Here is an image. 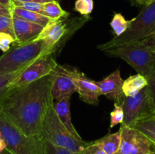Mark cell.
Here are the masks:
<instances>
[{"instance_id": "cell-27", "label": "cell", "mask_w": 155, "mask_h": 154, "mask_svg": "<svg viewBox=\"0 0 155 154\" xmlns=\"http://www.w3.org/2000/svg\"><path fill=\"white\" fill-rule=\"evenodd\" d=\"M16 40L13 36L7 33H0V50L5 53L12 47V44L15 43Z\"/></svg>"}, {"instance_id": "cell-17", "label": "cell", "mask_w": 155, "mask_h": 154, "mask_svg": "<svg viewBox=\"0 0 155 154\" xmlns=\"http://www.w3.org/2000/svg\"><path fill=\"white\" fill-rule=\"evenodd\" d=\"M95 143L101 147L107 154H117L121 143V131L109 134L102 138L95 140Z\"/></svg>"}, {"instance_id": "cell-2", "label": "cell", "mask_w": 155, "mask_h": 154, "mask_svg": "<svg viewBox=\"0 0 155 154\" xmlns=\"http://www.w3.org/2000/svg\"><path fill=\"white\" fill-rule=\"evenodd\" d=\"M54 54V47L45 39L15 44L0 57V72H12Z\"/></svg>"}, {"instance_id": "cell-13", "label": "cell", "mask_w": 155, "mask_h": 154, "mask_svg": "<svg viewBox=\"0 0 155 154\" xmlns=\"http://www.w3.org/2000/svg\"><path fill=\"white\" fill-rule=\"evenodd\" d=\"M12 24L16 40L15 44H23L34 40L44 27L26 21L15 14H12Z\"/></svg>"}, {"instance_id": "cell-25", "label": "cell", "mask_w": 155, "mask_h": 154, "mask_svg": "<svg viewBox=\"0 0 155 154\" xmlns=\"http://www.w3.org/2000/svg\"><path fill=\"white\" fill-rule=\"evenodd\" d=\"M114 108L110 113V128H112L118 124H123L124 120V112L122 106L114 103Z\"/></svg>"}, {"instance_id": "cell-36", "label": "cell", "mask_w": 155, "mask_h": 154, "mask_svg": "<svg viewBox=\"0 0 155 154\" xmlns=\"http://www.w3.org/2000/svg\"><path fill=\"white\" fill-rule=\"evenodd\" d=\"M1 134H1V131H0V135H1Z\"/></svg>"}, {"instance_id": "cell-29", "label": "cell", "mask_w": 155, "mask_h": 154, "mask_svg": "<svg viewBox=\"0 0 155 154\" xmlns=\"http://www.w3.org/2000/svg\"><path fill=\"white\" fill-rule=\"evenodd\" d=\"M141 42L145 44V45H147L148 48H151V50L155 51V33L147 36L146 38L142 39Z\"/></svg>"}, {"instance_id": "cell-19", "label": "cell", "mask_w": 155, "mask_h": 154, "mask_svg": "<svg viewBox=\"0 0 155 154\" xmlns=\"http://www.w3.org/2000/svg\"><path fill=\"white\" fill-rule=\"evenodd\" d=\"M43 14L51 20L58 21L67 19L70 14L62 8L58 1H51L44 3Z\"/></svg>"}, {"instance_id": "cell-22", "label": "cell", "mask_w": 155, "mask_h": 154, "mask_svg": "<svg viewBox=\"0 0 155 154\" xmlns=\"http://www.w3.org/2000/svg\"><path fill=\"white\" fill-rule=\"evenodd\" d=\"M27 67L12 72H0V99L5 95L8 91L11 84Z\"/></svg>"}, {"instance_id": "cell-34", "label": "cell", "mask_w": 155, "mask_h": 154, "mask_svg": "<svg viewBox=\"0 0 155 154\" xmlns=\"http://www.w3.org/2000/svg\"><path fill=\"white\" fill-rule=\"evenodd\" d=\"M0 3L4 5L6 7L12 9V5H11V0H0Z\"/></svg>"}, {"instance_id": "cell-8", "label": "cell", "mask_w": 155, "mask_h": 154, "mask_svg": "<svg viewBox=\"0 0 155 154\" xmlns=\"http://www.w3.org/2000/svg\"><path fill=\"white\" fill-rule=\"evenodd\" d=\"M0 131L12 154H37L30 137L23 134L1 113Z\"/></svg>"}, {"instance_id": "cell-9", "label": "cell", "mask_w": 155, "mask_h": 154, "mask_svg": "<svg viewBox=\"0 0 155 154\" xmlns=\"http://www.w3.org/2000/svg\"><path fill=\"white\" fill-rule=\"evenodd\" d=\"M58 63L51 56L42 57L27 66L11 84L9 89L30 84L49 75L54 71Z\"/></svg>"}, {"instance_id": "cell-33", "label": "cell", "mask_w": 155, "mask_h": 154, "mask_svg": "<svg viewBox=\"0 0 155 154\" xmlns=\"http://www.w3.org/2000/svg\"><path fill=\"white\" fill-rule=\"evenodd\" d=\"M135 1L137 3H139V4L140 5H147L150 4L151 2H152L154 0H135Z\"/></svg>"}, {"instance_id": "cell-23", "label": "cell", "mask_w": 155, "mask_h": 154, "mask_svg": "<svg viewBox=\"0 0 155 154\" xmlns=\"http://www.w3.org/2000/svg\"><path fill=\"white\" fill-rule=\"evenodd\" d=\"M12 7H19L26 10L31 11L36 13L43 14L44 3L32 2H19V1H11ZM44 15V14H43Z\"/></svg>"}, {"instance_id": "cell-21", "label": "cell", "mask_w": 155, "mask_h": 154, "mask_svg": "<svg viewBox=\"0 0 155 154\" xmlns=\"http://www.w3.org/2000/svg\"><path fill=\"white\" fill-rule=\"evenodd\" d=\"M132 23L131 20H127L120 13H116L114 15L110 25L113 30L114 36H119L125 33Z\"/></svg>"}, {"instance_id": "cell-3", "label": "cell", "mask_w": 155, "mask_h": 154, "mask_svg": "<svg viewBox=\"0 0 155 154\" xmlns=\"http://www.w3.org/2000/svg\"><path fill=\"white\" fill-rule=\"evenodd\" d=\"M41 137L58 146L75 154H83L91 142L77 139L64 125L54 108V101L48 106L42 123Z\"/></svg>"}, {"instance_id": "cell-5", "label": "cell", "mask_w": 155, "mask_h": 154, "mask_svg": "<svg viewBox=\"0 0 155 154\" xmlns=\"http://www.w3.org/2000/svg\"><path fill=\"white\" fill-rule=\"evenodd\" d=\"M110 57L120 58L130 64L137 73L148 78L155 69V51L141 41L124 44L104 50Z\"/></svg>"}, {"instance_id": "cell-24", "label": "cell", "mask_w": 155, "mask_h": 154, "mask_svg": "<svg viewBox=\"0 0 155 154\" xmlns=\"http://www.w3.org/2000/svg\"><path fill=\"white\" fill-rule=\"evenodd\" d=\"M93 0H77L74 5V10L83 16H88L93 11Z\"/></svg>"}, {"instance_id": "cell-4", "label": "cell", "mask_w": 155, "mask_h": 154, "mask_svg": "<svg viewBox=\"0 0 155 154\" xmlns=\"http://www.w3.org/2000/svg\"><path fill=\"white\" fill-rule=\"evenodd\" d=\"M155 31V0L144 6L137 17L132 19L127 31L119 36H114L110 41L98 46L104 51L124 44L142 41Z\"/></svg>"}, {"instance_id": "cell-30", "label": "cell", "mask_w": 155, "mask_h": 154, "mask_svg": "<svg viewBox=\"0 0 155 154\" xmlns=\"http://www.w3.org/2000/svg\"><path fill=\"white\" fill-rule=\"evenodd\" d=\"M147 79H148V86L151 91V94H152V96L155 101V69L152 72V73L147 78Z\"/></svg>"}, {"instance_id": "cell-37", "label": "cell", "mask_w": 155, "mask_h": 154, "mask_svg": "<svg viewBox=\"0 0 155 154\" xmlns=\"http://www.w3.org/2000/svg\"><path fill=\"white\" fill-rule=\"evenodd\" d=\"M154 154H155V153H154Z\"/></svg>"}, {"instance_id": "cell-28", "label": "cell", "mask_w": 155, "mask_h": 154, "mask_svg": "<svg viewBox=\"0 0 155 154\" xmlns=\"http://www.w3.org/2000/svg\"><path fill=\"white\" fill-rule=\"evenodd\" d=\"M83 154H107L100 146L95 141L91 142L90 144L85 149Z\"/></svg>"}, {"instance_id": "cell-20", "label": "cell", "mask_w": 155, "mask_h": 154, "mask_svg": "<svg viewBox=\"0 0 155 154\" xmlns=\"http://www.w3.org/2000/svg\"><path fill=\"white\" fill-rule=\"evenodd\" d=\"M133 128L143 133L155 145V116L147 119L139 121Z\"/></svg>"}, {"instance_id": "cell-6", "label": "cell", "mask_w": 155, "mask_h": 154, "mask_svg": "<svg viewBox=\"0 0 155 154\" xmlns=\"http://www.w3.org/2000/svg\"><path fill=\"white\" fill-rule=\"evenodd\" d=\"M120 105L124 112L122 125L134 127L139 121L155 116V101L148 86L135 96H125Z\"/></svg>"}, {"instance_id": "cell-7", "label": "cell", "mask_w": 155, "mask_h": 154, "mask_svg": "<svg viewBox=\"0 0 155 154\" xmlns=\"http://www.w3.org/2000/svg\"><path fill=\"white\" fill-rule=\"evenodd\" d=\"M121 143L117 154H154L155 145L143 133L133 127L122 125Z\"/></svg>"}, {"instance_id": "cell-1", "label": "cell", "mask_w": 155, "mask_h": 154, "mask_svg": "<svg viewBox=\"0 0 155 154\" xmlns=\"http://www.w3.org/2000/svg\"><path fill=\"white\" fill-rule=\"evenodd\" d=\"M52 72L39 80L9 89L0 99V113L28 137L41 135L51 95Z\"/></svg>"}, {"instance_id": "cell-35", "label": "cell", "mask_w": 155, "mask_h": 154, "mask_svg": "<svg viewBox=\"0 0 155 154\" xmlns=\"http://www.w3.org/2000/svg\"><path fill=\"white\" fill-rule=\"evenodd\" d=\"M154 33H155V31L154 32V33H152V34H154Z\"/></svg>"}, {"instance_id": "cell-18", "label": "cell", "mask_w": 155, "mask_h": 154, "mask_svg": "<svg viewBox=\"0 0 155 154\" xmlns=\"http://www.w3.org/2000/svg\"><path fill=\"white\" fill-rule=\"evenodd\" d=\"M12 14L16 15L26 21L39 24L42 27H45L51 21L50 18L43 14L15 6L12 7Z\"/></svg>"}, {"instance_id": "cell-16", "label": "cell", "mask_w": 155, "mask_h": 154, "mask_svg": "<svg viewBox=\"0 0 155 154\" xmlns=\"http://www.w3.org/2000/svg\"><path fill=\"white\" fill-rule=\"evenodd\" d=\"M148 85V79L146 77L141 74L130 75V77L124 81L123 91L126 97H133L137 95L139 92Z\"/></svg>"}, {"instance_id": "cell-15", "label": "cell", "mask_w": 155, "mask_h": 154, "mask_svg": "<svg viewBox=\"0 0 155 154\" xmlns=\"http://www.w3.org/2000/svg\"><path fill=\"white\" fill-rule=\"evenodd\" d=\"M30 138L37 154H75L65 148L54 145L41 136Z\"/></svg>"}, {"instance_id": "cell-26", "label": "cell", "mask_w": 155, "mask_h": 154, "mask_svg": "<svg viewBox=\"0 0 155 154\" xmlns=\"http://www.w3.org/2000/svg\"><path fill=\"white\" fill-rule=\"evenodd\" d=\"M9 33L15 37L12 24V14L0 16V33Z\"/></svg>"}, {"instance_id": "cell-11", "label": "cell", "mask_w": 155, "mask_h": 154, "mask_svg": "<svg viewBox=\"0 0 155 154\" xmlns=\"http://www.w3.org/2000/svg\"><path fill=\"white\" fill-rule=\"evenodd\" d=\"M97 84L101 95H104L108 99L114 101V103L121 104L125 95L123 91L124 80L119 69L115 70L101 81L97 82Z\"/></svg>"}, {"instance_id": "cell-12", "label": "cell", "mask_w": 155, "mask_h": 154, "mask_svg": "<svg viewBox=\"0 0 155 154\" xmlns=\"http://www.w3.org/2000/svg\"><path fill=\"white\" fill-rule=\"evenodd\" d=\"M74 80L77 92L79 94L80 99L88 104L98 105V98L101 96V93L97 82L88 78L79 70L74 76Z\"/></svg>"}, {"instance_id": "cell-10", "label": "cell", "mask_w": 155, "mask_h": 154, "mask_svg": "<svg viewBox=\"0 0 155 154\" xmlns=\"http://www.w3.org/2000/svg\"><path fill=\"white\" fill-rule=\"evenodd\" d=\"M78 69L58 64L52 72L53 82L51 95L54 101L77 92L74 76Z\"/></svg>"}, {"instance_id": "cell-14", "label": "cell", "mask_w": 155, "mask_h": 154, "mask_svg": "<svg viewBox=\"0 0 155 154\" xmlns=\"http://www.w3.org/2000/svg\"><path fill=\"white\" fill-rule=\"evenodd\" d=\"M71 96H72L71 95H67L58 101H54V108L60 120L69 130L70 132L77 139L82 140V137L79 134L78 131L74 128L71 119V110H70Z\"/></svg>"}, {"instance_id": "cell-31", "label": "cell", "mask_w": 155, "mask_h": 154, "mask_svg": "<svg viewBox=\"0 0 155 154\" xmlns=\"http://www.w3.org/2000/svg\"><path fill=\"white\" fill-rule=\"evenodd\" d=\"M8 14H12V9L0 3V16Z\"/></svg>"}, {"instance_id": "cell-32", "label": "cell", "mask_w": 155, "mask_h": 154, "mask_svg": "<svg viewBox=\"0 0 155 154\" xmlns=\"http://www.w3.org/2000/svg\"><path fill=\"white\" fill-rule=\"evenodd\" d=\"M12 1V0H11ZM12 1H19V2H32L38 3H46L51 1H60V0H12Z\"/></svg>"}]
</instances>
